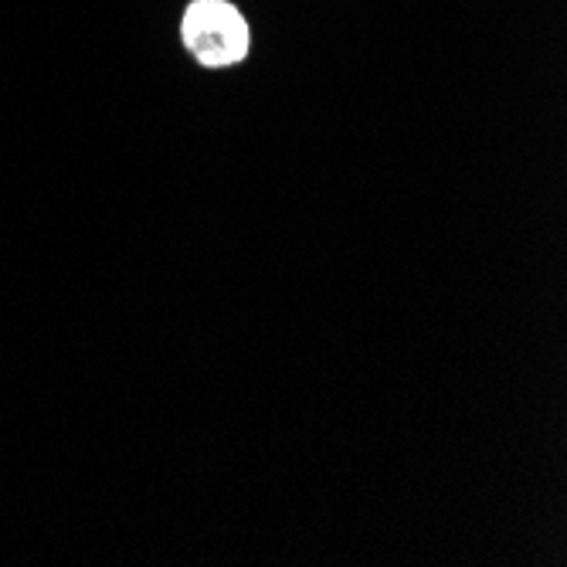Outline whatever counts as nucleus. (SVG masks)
<instances>
[{"label": "nucleus", "instance_id": "nucleus-1", "mask_svg": "<svg viewBox=\"0 0 567 567\" xmlns=\"http://www.w3.org/2000/svg\"><path fill=\"white\" fill-rule=\"evenodd\" d=\"M181 44L208 72H228L248 62L255 31L235 0H187L181 11Z\"/></svg>", "mask_w": 567, "mask_h": 567}]
</instances>
